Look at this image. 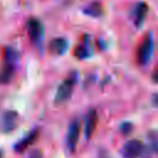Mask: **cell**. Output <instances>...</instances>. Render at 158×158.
Listing matches in <instances>:
<instances>
[{
  "mask_svg": "<svg viewBox=\"0 0 158 158\" xmlns=\"http://www.w3.org/2000/svg\"><path fill=\"white\" fill-rule=\"evenodd\" d=\"M77 78H78L77 73L75 72H72L70 75L58 86L57 93H56V96H54V102L56 104H62V102L67 101L72 96L74 85L77 83Z\"/></svg>",
  "mask_w": 158,
  "mask_h": 158,
  "instance_id": "cell-1",
  "label": "cell"
},
{
  "mask_svg": "<svg viewBox=\"0 0 158 158\" xmlns=\"http://www.w3.org/2000/svg\"><path fill=\"white\" fill-rule=\"evenodd\" d=\"M153 54V37L152 33H147L143 38V41L137 47V63L141 65H146L149 63Z\"/></svg>",
  "mask_w": 158,
  "mask_h": 158,
  "instance_id": "cell-2",
  "label": "cell"
},
{
  "mask_svg": "<svg viewBox=\"0 0 158 158\" xmlns=\"http://www.w3.org/2000/svg\"><path fill=\"white\" fill-rule=\"evenodd\" d=\"M26 28H27V32H28V37L33 43L42 42L44 31H43V25L40 20L33 19V17L28 19L27 22H26Z\"/></svg>",
  "mask_w": 158,
  "mask_h": 158,
  "instance_id": "cell-3",
  "label": "cell"
},
{
  "mask_svg": "<svg viewBox=\"0 0 158 158\" xmlns=\"http://www.w3.org/2000/svg\"><path fill=\"white\" fill-rule=\"evenodd\" d=\"M143 152V144L138 139L127 141L121 148V156L123 158H138Z\"/></svg>",
  "mask_w": 158,
  "mask_h": 158,
  "instance_id": "cell-4",
  "label": "cell"
},
{
  "mask_svg": "<svg viewBox=\"0 0 158 158\" xmlns=\"http://www.w3.org/2000/svg\"><path fill=\"white\" fill-rule=\"evenodd\" d=\"M19 123V114L16 111H5L0 117V128L2 132H10Z\"/></svg>",
  "mask_w": 158,
  "mask_h": 158,
  "instance_id": "cell-5",
  "label": "cell"
},
{
  "mask_svg": "<svg viewBox=\"0 0 158 158\" xmlns=\"http://www.w3.org/2000/svg\"><path fill=\"white\" fill-rule=\"evenodd\" d=\"M48 48H49V52L56 54V56H62L67 52L68 49V41L63 37H57V38H53L49 44H48Z\"/></svg>",
  "mask_w": 158,
  "mask_h": 158,
  "instance_id": "cell-6",
  "label": "cell"
},
{
  "mask_svg": "<svg viewBox=\"0 0 158 158\" xmlns=\"http://www.w3.org/2000/svg\"><path fill=\"white\" fill-rule=\"evenodd\" d=\"M79 133H80V122L79 121H73L69 126V130H68V147L70 148V151H74L75 146H77V142H78V138H79Z\"/></svg>",
  "mask_w": 158,
  "mask_h": 158,
  "instance_id": "cell-7",
  "label": "cell"
},
{
  "mask_svg": "<svg viewBox=\"0 0 158 158\" xmlns=\"http://www.w3.org/2000/svg\"><path fill=\"white\" fill-rule=\"evenodd\" d=\"M147 11H148L147 4H144V2L136 4V6L132 10V17H133V21H135V25L136 26H141L142 25L144 17L147 15Z\"/></svg>",
  "mask_w": 158,
  "mask_h": 158,
  "instance_id": "cell-8",
  "label": "cell"
},
{
  "mask_svg": "<svg viewBox=\"0 0 158 158\" xmlns=\"http://www.w3.org/2000/svg\"><path fill=\"white\" fill-rule=\"evenodd\" d=\"M96 123H98V114L96 111L93 109L88 112L86 115V120H85V137L90 138L96 128Z\"/></svg>",
  "mask_w": 158,
  "mask_h": 158,
  "instance_id": "cell-9",
  "label": "cell"
},
{
  "mask_svg": "<svg viewBox=\"0 0 158 158\" xmlns=\"http://www.w3.org/2000/svg\"><path fill=\"white\" fill-rule=\"evenodd\" d=\"M36 138H37V132L36 131H33V132H30L27 136H25L21 141H19L16 144H15V151L16 152H23L30 144H32L35 141H36Z\"/></svg>",
  "mask_w": 158,
  "mask_h": 158,
  "instance_id": "cell-10",
  "label": "cell"
},
{
  "mask_svg": "<svg viewBox=\"0 0 158 158\" xmlns=\"http://www.w3.org/2000/svg\"><path fill=\"white\" fill-rule=\"evenodd\" d=\"M83 12L85 15L91 16V17H99V16L102 15V6H101L100 2L94 1V2H90L89 5H86L83 9Z\"/></svg>",
  "mask_w": 158,
  "mask_h": 158,
  "instance_id": "cell-11",
  "label": "cell"
},
{
  "mask_svg": "<svg viewBox=\"0 0 158 158\" xmlns=\"http://www.w3.org/2000/svg\"><path fill=\"white\" fill-rule=\"evenodd\" d=\"M75 57H78L79 59H84L86 57H89L91 54V48H90V42L88 40L84 41V44H80L75 48L74 51Z\"/></svg>",
  "mask_w": 158,
  "mask_h": 158,
  "instance_id": "cell-12",
  "label": "cell"
},
{
  "mask_svg": "<svg viewBox=\"0 0 158 158\" xmlns=\"http://www.w3.org/2000/svg\"><path fill=\"white\" fill-rule=\"evenodd\" d=\"M14 70H15V67L14 65H10V64H6L5 63L4 68L0 70V84L9 83L11 80V78H12Z\"/></svg>",
  "mask_w": 158,
  "mask_h": 158,
  "instance_id": "cell-13",
  "label": "cell"
},
{
  "mask_svg": "<svg viewBox=\"0 0 158 158\" xmlns=\"http://www.w3.org/2000/svg\"><path fill=\"white\" fill-rule=\"evenodd\" d=\"M19 58H20V54H19V52L15 48L7 47L5 49V63L6 64H10V65H14L15 67V64L19 60Z\"/></svg>",
  "mask_w": 158,
  "mask_h": 158,
  "instance_id": "cell-14",
  "label": "cell"
},
{
  "mask_svg": "<svg viewBox=\"0 0 158 158\" xmlns=\"http://www.w3.org/2000/svg\"><path fill=\"white\" fill-rule=\"evenodd\" d=\"M132 128H133V126H132V123L131 122H123L121 126H120V131L122 132V135H130L131 133V131H132Z\"/></svg>",
  "mask_w": 158,
  "mask_h": 158,
  "instance_id": "cell-15",
  "label": "cell"
},
{
  "mask_svg": "<svg viewBox=\"0 0 158 158\" xmlns=\"http://www.w3.org/2000/svg\"><path fill=\"white\" fill-rule=\"evenodd\" d=\"M31 158H42V154L38 151H33L32 154H31Z\"/></svg>",
  "mask_w": 158,
  "mask_h": 158,
  "instance_id": "cell-16",
  "label": "cell"
},
{
  "mask_svg": "<svg viewBox=\"0 0 158 158\" xmlns=\"http://www.w3.org/2000/svg\"><path fill=\"white\" fill-rule=\"evenodd\" d=\"M0 158H2V154H1V152H0Z\"/></svg>",
  "mask_w": 158,
  "mask_h": 158,
  "instance_id": "cell-17",
  "label": "cell"
}]
</instances>
